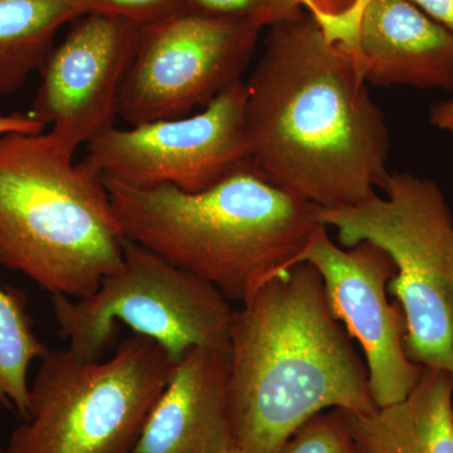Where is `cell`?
Instances as JSON below:
<instances>
[{
  "label": "cell",
  "mask_w": 453,
  "mask_h": 453,
  "mask_svg": "<svg viewBox=\"0 0 453 453\" xmlns=\"http://www.w3.org/2000/svg\"><path fill=\"white\" fill-rule=\"evenodd\" d=\"M186 12L198 16L255 27H265L295 19L303 13L300 0H184Z\"/></svg>",
  "instance_id": "obj_17"
},
{
  "label": "cell",
  "mask_w": 453,
  "mask_h": 453,
  "mask_svg": "<svg viewBox=\"0 0 453 453\" xmlns=\"http://www.w3.org/2000/svg\"><path fill=\"white\" fill-rule=\"evenodd\" d=\"M353 52L310 14L270 28L246 88L250 164L323 211L383 189L390 136Z\"/></svg>",
  "instance_id": "obj_1"
},
{
  "label": "cell",
  "mask_w": 453,
  "mask_h": 453,
  "mask_svg": "<svg viewBox=\"0 0 453 453\" xmlns=\"http://www.w3.org/2000/svg\"><path fill=\"white\" fill-rule=\"evenodd\" d=\"M259 29L183 12L142 27L122 88L129 127L183 118L242 81Z\"/></svg>",
  "instance_id": "obj_9"
},
{
  "label": "cell",
  "mask_w": 453,
  "mask_h": 453,
  "mask_svg": "<svg viewBox=\"0 0 453 453\" xmlns=\"http://www.w3.org/2000/svg\"><path fill=\"white\" fill-rule=\"evenodd\" d=\"M79 17L103 14L129 20L139 27L155 25L186 12L184 0H68Z\"/></svg>",
  "instance_id": "obj_19"
},
{
  "label": "cell",
  "mask_w": 453,
  "mask_h": 453,
  "mask_svg": "<svg viewBox=\"0 0 453 453\" xmlns=\"http://www.w3.org/2000/svg\"><path fill=\"white\" fill-rule=\"evenodd\" d=\"M53 312L68 350L103 359L119 326L154 340L178 362L193 348L229 350L234 310L213 285L125 238L124 262L94 294L55 295Z\"/></svg>",
  "instance_id": "obj_7"
},
{
  "label": "cell",
  "mask_w": 453,
  "mask_h": 453,
  "mask_svg": "<svg viewBox=\"0 0 453 453\" xmlns=\"http://www.w3.org/2000/svg\"><path fill=\"white\" fill-rule=\"evenodd\" d=\"M429 121L438 130L453 134V100L434 104L429 109Z\"/></svg>",
  "instance_id": "obj_23"
},
{
  "label": "cell",
  "mask_w": 453,
  "mask_h": 453,
  "mask_svg": "<svg viewBox=\"0 0 453 453\" xmlns=\"http://www.w3.org/2000/svg\"><path fill=\"white\" fill-rule=\"evenodd\" d=\"M360 453H453V374L423 368L403 401L351 418Z\"/></svg>",
  "instance_id": "obj_14"
},
{
  "label": "cell",
  "mask_w": 453,
  "mask_h": 453,
  "mask_svg": "<svg viewBox=\"0 0 453 453\" xmlns=\"http://www.w3.org/2000/svg\"><path fill=\"white\" fill-rule=\"evenodd\" d=\"M351 418L342 408L321 411L303 422L279 453H360Z\"/></svg>",
  "instance_id": "obj_18"
},
{
  "label": "cell",
  "mask_w": 453,
  "mask_h": 453,
  "mask_svg": "<svg viewBox=\"0 0 453 453\" xmlns=\"http://www.w3.org/2000/svg\"><path fill=\"white\" fill-rule=\"evenodd\" d=\"M0 453H5V451H2V449H0Z\"/></svg>",
  "instance_id": "obj_25"
},
{
  "label": "cell",
  "mask_w": 453,
  "mask_h": 453,
  "mask_svg": "<svg viewBox=\"0 0 453 453\" xmlns=\"http://www.w3.org/2000/svg\"><path fill=\"white\" fill-rule=\"evenodd\" d=\"M410 2L453 33V0H410Z\"/></svg>",
  "instance_id": "obj_22"
},
{
  "label": "cell",
  "mask_w": 453,
  "mask_h": 453,
  "mask_svg": "<svg viewBox=\"0 0 453 453\" xmlns=\"http://www.w3.org/2000/svg\"><path fill=\"white\" fill-rule=\"evenodd\" d=\"M327 229L325 225L318 228L294 266L309 264L316 268L333 314L365 354L372 401L378 408L389 407L407 398L423 372L405 353L403 309L398 301L389 300L395 264L368 241L342 249Z\"/></svg>",
  "instance_id": "obj_10"
},
{
  "label": "cell",
  "mask_w": 453,
  "mask_h": 453,
  "mask_svg": "<svg viewBox=\"0 0 453 453\" xmlns=\"http://www.w3.org/2000/svg\"><path fill=\"white\" fill-rule=\"evenodd\" d=\"M327 35L351 47L357 18L366 0H300Z\"/></svg>",
  "instance_id": "obj_20"
},
{
  "label": "cell",
  "mask_w": 453,
  "mask_h": 453,
  "mask_svg": "<svg viewBox=\"0 0 453 453\" xmlns=\"http://www.w3.org/2000/svg\"><path fill=\"white\" fill-rule=\"evenodd\" d=\"M47 351L33 330L25 301L0 285V405L22 418L29 413V368Z\"/></svg>",
  "instance_id": "obj_16"
},
{
  "label": "cell",
  "mask_w": 453,
  "mask_h": 453,
  "mask_svg": "<svg viewBox=\"0 0 453 453\" xmlns=\"http://www.w3.org/2000/svg\"><path fill=\"white\" fill-rule=\"evenodd\" d=\"M104 181L125 238L241 303L294 266L323 226L320 208L270 183L250 163L196 193Z\"/></svg>",
  "instance_id": "obj_3"
},
{
  "label": "cell",
  "mask_w": 453,
  "mask_h": 453,
  "mask_svg": "<svg viewBox=\"0 0 453 453\" xmlns=\"http://www.w3.org/2000/svg\"><path fill=\"white\" fill-rule=\"evenodd\" d=\"M50 133L0 136V265L52 296L94 294L124 262L103 177Z\"/></svg>",
  "instance_id": "obj_4"
},
{
  "label": "cell",
  "mask_w": 453,
  "mask_h": 453,
  "mask_svg": "<svg viewBox=\"0 0 453 453\" xmlns=\"http://www.w3.org/2000/svg\"><path fill=\"white\" fill-rule=\"evenodd\" d=\"M228 386L229 350H188L175 362L130 453H219L235 449Z\"/></svg>",
  "instance_id": "obj_12"
},
{
  "label": "cell",
  "mask_w": 453,
  "mask_h": 453,
  "mask_svg": "<svg viewBox=\"0 0 453 453\" xmlns=\"http://www.w3.org/2000/svg\"><path fill=\"white\" fill-rule=\"evenodd\" d=\"M86 150L82 163L106 181L189 193L208 189L250 163L244 81L183 118L113 127Z\"/></svg>",
  "instance_id": "obj_8"
},
{
  "label": "cell",
  "mask_w": 453,
  "mask_h": 453,
  "mask_svg": "<svg viewBox=\"0 0 453 453\" xmlns=\"http://www.w3.org/2000/svg\"><path fill=\"white\" fill-rule=\"evenodd\" d=\"M46 129L42 122L35 120L31 113H2L0 112V136L7 134L23 133L37 134L43 133Z\"/></svg>",
  "instance_id": "obj_21"
},
{
  "label": "cell",
  "mask_w": 453,
  "mask_h": 453,
  "mask_svg": "<svg viewBox=\"0 0 453 453\" xmlns=\"http://www.w3.org/2000/svg\"><path fill=\"white\" fill-rule=\"evenodd\" d=\"M175 362L131 335L107 360L47 351L29 387V413L5 453H130Z\"/></svg>",
  "instance_id": "obj_5"
},
{
  "label": "cell",
  "mask_w": 453,
  "mask_h": 453,
  "mask_svg": "<svg viewBox=\"0 0 453 453\" xmlns=\"http://www.w3.org/2000/svg\"><path fill=\"white\" fill-rule=\"evenodd\" d=\"M384 196L320 211L340 244L368 241L396 266L388 294L407 320L405 353L423 368L453 374V216L441 188L411 173H389Z\"/></svg>",
  "instance_id": "obj_6"
},
{
  "label": "cell",
  "mask_w": 453,
  "mask_h": 453,
  "mask_svg": "<svg viewBox=\"0 0 453 453\" xmlns=\"http://www.w3.org/2000/svg\"><path fill=\"white\" fill-rule=\"evenodd\" d=\"M52 49L29 112L76 153L119 118L140 28L121 18L86 14Z\"/></svg>",
  "instance_id": "obj_11"
},
{
  "label": "cell",
  "mask_w": 453,
  "mask_h": 453,
  "mask_svg": "<svg viewBox=\"0 0 453 453\" xmlns=\"http://www.w3.org/2000/svg\"><path fill=\"white\" fill-rule=\"evenodd\" d=\"M350 50L368 83L453 94V33L410 0H366Z\"/></svg>",
  "instance_id": "obj_13"
},
{
  "label": "cell",
  "mask_w": 453,
  "mask_h": 453,
  "mask_svg": "<svg viewBox=\"0 0 453 453\" xmlns=\"http://www.w3.org/2000/svg\"><path fill=\"white\" fill-rule=\"evenodd\" d=\"M228 401L242 453H279L321 411L365 417L380 410L365 360L311 265L273 276L232 314Z\"/></svg>",
  "instance_id": "obj_2"
},
{
  "label": "cell",
  "mask_w": 453,
  "mask_h": 453,
  "mask_svg": "<svg viewBox=\"0 0 453 453\" xmlns=\"http://www.w3.org/2000/svg\"><path fill=\"white\" fill-rule=\"evenodd\" d=\"M79 18L68 0H0V96L25 88L57 31Z\"/></svg>",
  "instance_id": "obj_15"
},
{
  "label": "cell",
  "mask_w": 453,
  "mask_h": 453,
  "mask_svg": "<svg viewBox=\"0 0 453 453\" xmlns=\"http://www.w3.org/2000/svg\"><path fill=\"white\" fill-rule=\"evenodd\" d=\"M219 453H242L240 451V449H228V451H223V452H219Z\"/></svg>",
  "instance_id": "obj_24"
}]
</instances>
